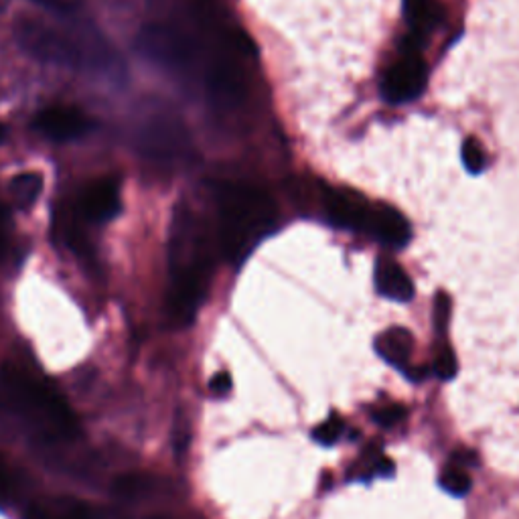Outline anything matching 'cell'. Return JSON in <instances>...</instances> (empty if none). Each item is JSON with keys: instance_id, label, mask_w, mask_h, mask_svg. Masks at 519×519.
Here are the masks:
<instances>
[{"instance_id": "obj_1", "label": "cell", "mask_w": 519, "mask_h": 519, "mask_svg": "<svg viewBox=\"0 0 519 519\" xmlns=\"http://www.w3.org/2000/svg\"><path fill=\"white\" fill-rule=\"evenodd\" d=\"M217 242L209 226L189 205L179 203L169 236L167 313L175 325H189L205 299Z\"/></svg>"}, {"instance_id": "obj_2", "label": "cell", "mask_w": 519, "mask_h": 519, "mask_svg": "<svg viewBox=\"0 0 519 519\" xmlns=\"http://www.w3.org/2000/svg\"><path fill=\"white\" fill-rule=\"evenodd\" d=\"M213 197L217 250L230 264L240 266L274 230L278 221L276 203L266 191L238 181L215 183Z\"/></svg>"}, {"instance_id": "obj_3", "label": "cell", "mask_w": 519, "mask_h": 519, "mask_svg": "<svg viewBox=\"0 0 519 519\" xmlns=\"http://www.w3.org/2000/svg\"><path fill=\"white\" fill-rule=\"evenodd\" d=\"M15 37L25 53L43 63L106 73L120 67L114 49L92 29H61L37 17H21Z\"/></svg>"}, {"instance_id": "obj_4", "label": "cell", "mask_w": 519, "mask_h": 519, "mask_svg": "<svg viewBox=\"0 0 519 519\" xmlns=\"http://www.w3.org/2000/svg\"><path fill=\"white\" fill-rule=\"evenodd\" d=\"M0 380L13 412L41 434L49 438H71L80 432L78 418L43 380H37L17 365H7Z\"/></svg>"}, {"instance_id": "obj_5", "label": "cell", "mask_w": 519, "mask_h": 519, "mask_svg": "<svg viewBox=\"0 0 519 519\" xmlns=\"http://www.w3.org/2000/svg\"><path fill=\"white\" fill-rule=\"evenodd\" d=\"M138 153L165 167L185 165L195 157L191 134L185 122L171 110L148 114L134 134Z\"/></svg>"}, {"instance_id": "obj_6", "label": "cell", "mask_w": 519, "mask_h": 519, "mask_svg": "<svg viewBox=\"0 0 519 519\" xmlns=\"http://www.w3.org/2000/svg\"><path fill=\"white\" fill-rule=\"evenodd\" d=\"M400 57L386 69L382 94L390 104H406L416 100L428 82V69L418 51V41L408 37Z\"/></svg>"}, {"instance_id": "obj_7", "label": "cell", "mask_w": 519, "mask_h": 519, "mask_svg": "<svg viewBox=\"0 0 519 519\" xmlns=\"http://www.w3.org/2000/svg\"><path fill=\"white\" fill-rule=\"evenodd\" d=\"M321 207L331 226L367 234L374 203L351 187H325Z\"/></svg>"}, {"instance_id": "obj_8", "label": "cell", "mask_w": 519, "mask_h": 519, "mask_svg": "<svg viewBox=\"0 0 519 519\" xmlns=\"http://www.w3.org/2000/svg\"><path fill=\"white\" fill-rule=\"evenodd\" d=\"M33 130L55 142H69L94 130V120L78 108L51 106L33 118Z\"/></svg>"}, {"instance_id": "obj_9", "label": "cell", "mask_w": 519, "mask_h": 519, "mask_svg": "<svg viewBox=\"0 0 519 519\" xmlns=\"http://www.w3.org/2000/svg\"><path fill=\"white\" fill-rule=\"evenodd\" d=\"M82 215L92 224H106L120 211V187L112 177L92 181L80 197Z\"/></svg>"}, {"instance_id": "obj_10", "label": "cell", "mask_w": 519, "mask_h": 519, "mask_svg": "<svg viewBox=\"0 0 519 519\" xmlns=\"http://www.w3.org/2000/svg\"><path fill=\"white\" fill-rule=\"evenodd\" d=\"M367 234L388 248H404L412 238L406 217L388 203H374Z\"/></svg>"}, {"instance_id": "obj_11", "label": "cell", "mask_w": 519, "mask_h": 519, "mask_svg": "<svg viewBox=\"0 0 519 519\" xmlns=\"http://www.w3.org/2000/svg\"><path fill=\"white\" fill-rule=\"evenodd\" d=\"M374 280H376L378 292L390 301L408 303L414 296V284H412L410 276L396 260H392L388 256L378 258Z\"/></svg>"}, {"instance_id": "obj_12", "label": "cell", "mask_w": 519, "mask_h": 519, "mask_svg": "<svg viewBox=\"0 0 519 519\" xmlns=\"http://www.w3.org/2000/svg\"><path fill=\"white\" fill-rule=\"evenodd\" d=\"M402 7L410 37L416 41L432 35L442 23V7L436 0H402Z\"/></svg>"}, {"instance_id": "obj_13", "label": "cell", "mask_w": 519, "mask_h": 519, "mask_svg": "<svg viewBox=\"0 0 519 519\" xmlns=\"http://www.w3.org/2000/svg\"><path fill=\"white\" fill-rule=\"evenodd\" d=\"M25 519H100V513L78 499H49V501H39L33 503Z\"/></svg>"}, {"instance_id": "obj_14", "label": "cell", "mask_w": 519, "mask_h": 519, "mask_svg": "<svg viewBox=\"0 0 519 519\" xmlns=\"http://www.w3.org/2000/svg\"><path fill=\"white\" fill-rule=\"evenodd\" d=\"M414 349V337L404 327H392L376 339V351L394 367H404L410 361Z\"/></svg>"}, {"instance_id": "obj_15", "label": "cell", "mask_w": 519, "mask_h": 519, "mask_svg": "<svg viewBox=\"0 0 519 519\" xmlns=\"http://www.w3.org/2000/svg\"><path fill=\"white\" fill-rule=\"evenodd\" d=\"M57 234L61 236L63 244L76 254L80 260L94 264V252L92 246L84 234V230L76 224V217L71 215V211H63L57 215Z\"/></svg>"}, {"instance_id": "obj_16", "label": "cell", "mask_w": 519, "mask_h": 519, "mask_svg": "<svg viewBox=\"0 0 519 519\" xmlns=\"http://www.w3.org/2000/svg\"><path fill=\"white\" fill-rule=\"evenodd\" d=\"M9 191L21 209H29L31 205H35V201L43 193V175L35 173V171L21 173V175L13 177Z\"/></svg>"}, {"instance_id": "obj_17", "label": "cell", "mask_w": 519, "mask_h": 519, "mask_svg": "<svg viewBox=\"0 0 519 519\" xmlns=\"http://www.w3.org/2000/svg\"><path fill=\"white\" fill-rule=\"evenodd\" d=\"M153 491V483L146 475H124L114 483V493L120 499H142Z\"/></svg>"}, {"instance_id": "obj_18", "label": "cell", "mask_w": 519, "mask_h": 519, "mask_svg": "<svg viewBox=\"0 0 519 519\" xmlns=\"http://www.w3.org/2000/svg\"><path fill=\"white\" fill-rule=\"evenodd\" d=\"M471 485L473 483H471V475L467 473V469H463L455 463L449 465L440 475V487L455 497L467 495L471 491Z\"/></svg>"}, {"instance_id": "obj_19", "label": "cell", "mask_w": 519, "mask_h": 519, "mask_svg": "<svg viewBox=\"0 0 519 519\" xmlns=\"http://www.w3.org/2000/svg\"><path fill=\"white\" fill-rule=\"evenodd\" d=\"M461 153H463V165H465V169L471 175H479V173L485 171V167H487V153H485L483 144L477 138H467L463 142Z\"/></svg>"}, {"instance_id": "obj_20", "label": "cell", "mask_w": 519, "mask_h": 519, "mask_svg": "<svg viewBox=\"0 0 519 519\" xmlns=\"http://www.w3.org/2000/svg\"><path fill=\"white\" fill-rule=\"evenodd\" d=\"M19 491V477L9 461L0 455V507L9 505Z\"/></svg>"}, {"instance_id": "obj_21", "label": "cell", "mask_w": 519, "mask_h": 519, "mask_svg": "<svg viewBox=\"0 0 519 519\" xmlns=\"http://www.w3.org/2000/svg\"><path fill=\"white\" fill-rule=\"evenodd\" d=\"M457 369H459V363H457L455 351L447 343H442L436 351V357H434L436 376L440 380H453L457 376Z\"/></svg>"}, {"instance_id": "obj_22", "label": "cell", "mask_w": 519, "mask_h": 519, "mask_svg": "<svg viewBox=\"0 0 519 519\" xmlns=\"http://www.w3.org/2000/svg\"><path fill=\"white\" fill-rule=\"evenodd\" d=\"M343 430H345V424H343V420L335 414V416H329L323 424H319V426L313 430V438H315L319 444H325V447H333V444L339 442Z\"/></svg>"}, {"instance_id": "obj_23", "label": "cell", "mask_w": 519, "mask_h": 519, "mask_svg": "<svg viewBox=\"0 0 519 519\" xmlns=\"http://www.w3.org/2000/svg\"><path fill=\"white\" fill-rule=\"evenodd\" d=\"M451 321V299L444 292H440L434 301V329L442 335L449 329Z\"/></svg>"}, {"instance_id": "obj_24", "label": "cell", "mask_w": 519, "mask_h": 519, "mask_svg": "<svg viewBox=\"0 0 519 519\" xmlns=\"http://www.w3.org/2000/svg\"><path fill=\"white\" fill-rule=\"evenodd\" d=\"M404 418H406V408L400 404H392V406H386V408L374 412V420L384 428H390V426L402 422Z\"/></svg>"}, {"instance_id": "obj_25", "label": "cell", "mask_w": 519, "mask_h": 519, "mask_svg": "<svg viewBox=\"0 0 519 519\" xmlns=\"http://www.w3.org/2000/svg\"><path fill=\"white\" fill-rule=\"evenodd\" d=\"M232 386H234V382H232L230 374H226V372L215 374V376L211 378V382H209V390H211L215 396H226V394H230Z\"/></svg>"}, {"instance_id": "obj_26", "label": "cell", "mask_w": 519, "mask_h": 519, "mask_svg": "<svg viewBox=\"0 0 519 519\" xmlns=\"http://www.w3.org/2000/svg\"><path fill=\"white\" fill-rule=\"evenodd\" d=\"M33 3L43 7V9L55 11V13H69V11H73L71 9L73 5L69 3V0H33Z\"/></svg>"}, {"instance_id": "obj_27", "label": "cell", "mask_w": 519, "mask_h": 519, "mask_svg": "<svg viewBox=\"0 0 519 519\" xmlns=\"http://www.w3.org/2000/svg\"><path fill=\"white\" fill-rule=\"evenodd\" d=\"M372 471L376 475H380V477H392L394 475V463L388 457H384V455H376Z\"/></svg>"}, {"instance_id": "obj_28", "label": "cell", "mask_w": 519, "mask_h": 519, "mask_svg": "<svg viewBox=\"0 0 519 519\" xmlns=\"http://www.w3.org/2000/svg\"><path fill=\"white\" fill-rule=\"evenodd\" d=\"M5 211L0 207V254L5 252V244H7V232H5Z\"/></svg>"}, {"instance_id": "obj_29", "label": "cell", "mask_w": 519, "mask_h": 519, "mask_svg": "<svg viewBox=\"0 0 519 519\" xmlns=\"http://www.w3.org/2000/svg\"><path fill=\"white\" fill-rule=\"evenodd\" d=\"M7 134H9V130H7V126L0 122V144H3L5 140H7Z\"/></svg>"}, {"instance_id": "obj_30", "label": "cell", "mask_w": 519, "mask_h": 519, "mask_svg": "<svg viewBox=\"0 0 519 519\" xmlns=\"http://www.w3.org/2000/svg\"><path fill=\"white\" fill-rule=\"evenodd\" d=\"M0 11H3V9H0Z\"/></svg>"}]
</instances>
